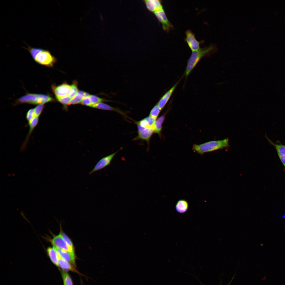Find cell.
Masks as SVG:
<instances>
[{"mask_svg": "<svg viewBox=\"0 0 285 285\" xmlns=\"http://www.w3.org/2000/svg\"><path fill=\"white\" fill-rule=\"evenodd\" d=\"M229 146L228 138L218 140L212 141L200 145L194 144L193 150L198 153L202 154L219 149L227 148Z\"/></svg>", "mask_w": 285, "mask_h": 285, "instance_id": "6da1fadb", "label": "cell"}, {"mask_svg": "<svg viewBox=\"0 0 285 285\" xmlns=\"http://www.w3.org/2000/svg\"><path fill=\"white\" fill-rule=\"evenodd\" d=\"M55 101V99L48 95L41 94L27 93L18 99L16 104L27 103L39 104Z\"/></svg>", "mask_w": 285, "mask_h": 285, "instance_id": "7a4b0ae2", "label": "cell"}, {"mask_svg": "<svg viewBox=\"0 0 285 285\" xmlns=\"http://www.w3.org/2000/svg\"><path fill=\"white\" fill-rule=\"evenodd\" d=\"M213 49L212 46L200 48L198 49L192 51L189 58L186 70V75L187 76L196 65L200 60L204 56L209 53Z\"/></svg>", "mask_w": 285, "mask_h": 285, "instance_id": "3957f363", "label": "cell"}, {"mask_svg": "<svg viewBox=\"0 0 285 285\" xmlns=\"http://www.w3.org/2000/svg\"><path fill=\"white\" fill-rule=\"evenodd\" d=\"M34 60L37 63L49 67H53L57 61L49 51L42 48Z\"/></svg>", "mask_w": 285, "mask_h": 285, "instance_id": "277c9868", "label": "cell"}, {"mask_svg": "<svg viewBox=\"0 0 285 285\" xmlns=\"http://www.w3.org/2000/svg\"><path fill=\"white\" fill-rule=\"evenodd\" d=\"M51 243L54 246L74 254V248L70 246L65 242L60 233L54 236L51 240Z\"/></svg>", "mask_w": 285, "mask_h": 285, "instance_id": "5b68a950", "label": "cell"}, {"mask_svg": "<svg viewBox=\"0 0 285 285\" xmlns=\"http://www.w3.org/2000/svg\"><path fill=\"white\" fill-rule=\"evenodd\" d=\"M51 88L56 98H61L69 96L71 86L65 83L57 86L53 84Z\"/></svg>", "mask_w": 285, "mask_h": 285, "instance_id": "8992f818", "label": "cell"}, {"mask_svg": "<svg viewBox=\"0 0 285 285\" xmlns=\"http://www.w3.org/2000/svg\"><path fill=\"white\" fill-rule=\"evenodd\" d=\"M154 13L159 21L162 24L163 29L164 31L168 32L170 29L173 28V25L167 18L163 9L156 11Z\"/></svg>", "mask_w": 285, "mask_h": 285, "instance_id": "52a82bcc", "label": "cell"}, {"mask_svg": "<svg viewBox=\"0 0 285 285\" xmlns=\"http://www.w3.org/2000/svg\"><path fill=\"white\" fill-rule=\"evenodd\" d=\"M119 150L101 159L97 163L93 169L89 172V175L109 165Z\"/></svg>", "mask_w": 285, "mask_h": 285, "instance_id": "ba28073f", "label": "cell"}, {"mask_svg": "<svg viewBox=\"0 0 285 285\" xmlns=\"http://www.w3.org/2000/svg\"><path fill=\"white\" fill-rule=\"evenodd\" d=\"M186 41L192 51L198 49L200 48V42L197 40L194 34L190 30L185 32Z\"/></svg>", "mask_w": 285, "mask_h": 285, "instance_id": "9c48e42d", "label": "cell"}, {"mask_svg": "<svg viewBox=\"0 0 285 285\" xmlns=\"http://www.w3.org/2000/svg\"><path fill=\"white\" fill-rule=\"evenodd\" d=\"M265 137L269 144L275 148L278 157L285 169V145L282 144L279 141L274 143L269 139L266 134Z\"/></svg>", "mask_w": 285, "mask_h": 285, "instance_id": "30bf717a", "label": "cell"}, {"mask_svg": "<svg viewBox=\"0 0 285 285\" xmlns=\"http://www.w3.org/2000/svg\"><path fill=\"white\" fill-rule=\"evenodd\" d=\"M154 132L153 127H148L138 132L137 136L134 139V140H142L146 141L149 144L150 139Z\"/></svg>", "mask_w": 285, "mask_h": 285, "instance_id": "8fae6325", "label": "cell"}, {"mask_svg": "<svg viewBox=\"0 0 285 285\" xmlns=\"http://www.w3.org/2000/svg\"><path fill=\"white\" fill-rule=\"evenodd\" d=\"M144 1L147 8L151 12L154 13L163 9L160 0H145Z\"/></svg>", "mask_w": 285, "mask_h": 285, "instance_id": "7c38bea8", "label": "cell"}, {"mask_svg": "<svg viewBox=\"0 0 285 285\" xmlns=\"http://www.w3.org/2000/svg\"><path fill=\"white\" fill-rule=\"evenodd\" d=\"M178 82L177 83L161 98L157 104L160 110L164 107L175 90Z\"/></svg>", "mask_w": 285, "mask_h": 285, "instance_id": "4fadbf2b", "label": "cell"}, {"mask_svg": "<svg viewBox=\"0 0 285 285\" xmlns=\"http://www.w3.org/2000/svg\"><path fill=\"white\" fill-rule=\"evenodd\" d=\"M55 247L60 257L69 262L71 263L74 265L75 264V257L74 254L71 253L59 248Z\"/></svg>", "mask_w": 285, "mask_h": 285, "instance_id": "5bb4252c", "label": "cell"}, {"mask_svg": "<svg viewBox=\"0 0 285 285\" xmlns=\"http://www.w3.org/2000/svg\"><path fill=\"white\" fill-rule=\"evenodd\" d=\"M91 107L102 110L113 111L116 112L118 113L121 114L124 116L127 117L126 114L124 112L122 111L121 110L119 109L118 108L113 107L108 104L102 102L93 105Z\"/></svg>", "mask_w": 285, "mask_h": 285, "instance_id": "9a60e30c", "label": "cell"}, {"mask_svg": "<svg viewBox=\"0 0 285 285\" xmlns=\"http://www.w3.org/2000/svg\"><path fill=\"white\" fill-rule=\"evenodd\" d=\"M39 119V117H35L30 121L28 122V125L29 127V130L26 140L22 145V150H23L25 148L30 135L38 123Z\"/></svg>", "mask_w": 285, "mask_h": 285, "instance_id": "2e32d148", "label": "cell"}, {"mask_svg": "<svg viewBox=\"0 0 285 285\" xmlns=\"http://www.w3.org/2000/svg\"><path fill=\"white\" fill-rule=\"evenodd\" d=\"M48 254L52 262L58 266L60 256L55 248L49 247L47 249Z\"/></svg>", "mask_w": 285, "mask_h": 285, "instance_id": "e0dca14e", "label": "cell"}, {"mask_svg": "<svg viewBox=\"0 0 285 285\" xmlns=\"http://www.w3.org/2000/svg\"><path fill=\"white\" fill-rule=\"evenodd\" d=\"M188 206V204L187 201L184 200H180L176 203L175 209L179 213H184L187 210Z\"/></svg>", "mask_w": 285, "mask_h": 285, "instance_id": "ac0fdd59", "label": "cell"}, {"mask_svg": "<svg viewBox=\"0 0 285 285\" xmlns=\"http://www.w3.org/2000/svg\"><path fill=\"white\" fill-rule=\"evenodd\" d=\"M165 116L162 115L160 117L155 121L153 127L154 130V133L158 134L159 136L161 135L162 130V124L164 120Z\"/></svg>", "mask_w": 285, "mask_h": 285, "instance_id": "d6986e66", "label": "cell"}, {"mask_svg": "<svg viewBox=\"0 0 285 285\" xmlns=\"http://www.w3.org/2000/svg\"><path fill=\"white\" fill-rule=\"evenodd\" d=\"M58 266H59L63 270L65 271L74 270L69 262L61 258L60 256L59 260Z\"/></svg>", "mask_w": 285, "mask_h": 285, "instance_id": "ffe728a7", "label": "cell"}, {"mask_svg": "<svg viewBox=\"0 0 285 285\" xmlns=\"http://www.w3.org/2000/svg\"><path fill=\"white\" fill-rule=\"evenodd\" d=\"M77 84V82L74 81L71 85L70 90L68 96L71 99L75 96L78 91Z\"/></svg>", "mask_w": 285, "mask_h": 285, "instance_id": "44dd1931", "label": "cell"}, {"mask_svg": "<svg viewBox=\"0 0 285 285\" xmlns=\"http://www.w3.org/2000/svg\"><path fill=\"white\" fill-rule=\"evenodd\" d=\"M89 97L92 103L91 107L92 105L101 102H102L110 101L100 98L94 95H90Z\"/></svg>", "mask_w": 285, "mask_h": 285, "instance_id": "7402d4cb", "label": "cell"}, {"mask_svg": "<svg viewBox=\"0 0 285 285\" xmlns=\"http://www.w3.org/2000/svg\"><path fill=\"white\" fill-rule=\"evenodd\" d=\"M84 98L83 96L77 93L76 95L72 99L69 105L81 103Z\"/></svg>", "mask_w": 285, "mask_h": 285, "instance_id": "603a6c76", "label": "cell"}, {"mask_svg": "<svg viewBox=\"0 0 285 285\" xmlns=\"http://www.w3.org/2000/svg\"><path fill=\"white\" fill-rule=\"evenodd\" d=\"M160 111L156 104L150 111L149 116L156 119L160 112Z\"/></svg>", "mask_w": 285, "mask_h": 285, "instance_id": "cb8c5ba5", "label": "cell"}, {"mask_svg": "<svg viewBox=\"0 0 285 285\" xmlns=\"http://www.w3.org/2000/svg\"><path fill=\"white\" fill-rule=\"evenodd\" d=\"M45 104V103L39 104L34 108L35 117H39L40 116L44 108Z\"/></svg>", "mask_w": 285, "mask_h": 285, "instance_id": "d4e9b609", "label": "cell"}, {"mask_svg": "<svg viewBox=\"0 0 285 285\" xmlns=\"http://www.w3.org/2000/svg\"><path fill=\"white\" fill-rule=\"evenodd\" d=\"M62 274L64 285H73L71 279L67 273H63Z\"/></svg>", "mask_w": 285, "mask_h": 285, "instance_id": "484cf974", "label": "cell"}, {"mask_svg": "<svg viewBox=\"0 0 285 285\" xmlns=\"http://www.w3.org/2000/svg\"><path fill=\"white\" fill-rule=\"evenodd\" d=\"M57 100L64 106L69 105L71 99L69 96L56 98Z\"/></svg>", "mask_w": 285, "mask_h": 285, "instance_id": "4316f807", "label": "cell"}, {"mask_svg": "<svg viewBox=\"0 0 285 285\" xmlns=\"http://www.w3.org/2000/svg\"><path fill=\"white\" fill-rule=\"evenodd\" d=\"M35 117L34 108H32L27 111L26 114V118L27 121L28 122Z\"/></svg>", "mask_w": 285, "mask_h": 285, "instance_id": "83f0119b", "label": "cell"}, {"mask_svg": "<svg viewBox=\"0 0 285 285\" xmlns=\"http://www.w3.org/2000/svg\"><path fill=\"white\" fill-rule=\"evenodd\" d=\"M60 233L62 237L68 245L71 247L74 248L73 243L70 239L63 232L62 233L61 232Z\"/></svg>", "mask_w": 285, "mask_h": 285, "instance_id": "f1b7e54d", "label": "cell"}, {"mask_svg": "<svg viewBox=\"0 0 285 285\" xmlns=\"http://www.w3.org/2000/svg\"><path fill=\"white\" fill-rule=\"evenodd\" d=\"M149 127H153V125L156 119L150 116L145 118Z\"/></svg>", "mask_w": 285, "mask_h": 285, "instance_id": "f546056e", "label": "cell"}, {"mask_svg": "<svg viewBox=\"0 0 285 285\" xmlns=\"http://www.w3.org/2000/svg\"><path fill=\"white\" fill-rule=\"evenodd\" d=\"M81 103L83 105L88 106L90 107H91L92 105V103L89 97L84 98L81 102Z\"/></svg>", "mask_w": 285, "mask_h": 285, "instance_id": "4dcf8cb0", "label": "cell"}, {"mask_svg": "<svg viewBox=\"0 0 285 285\" xmlns=\"http://www.w3.org/2000/svg\"><path fill=\"white\" fill-rule=\"evenodd\" d=\"M282 217L283 218H285V215L283 216Z\"/></svg>", "mask_w": 285, "mask_h": 285, "instance_id": "1f68e13d", "label": "cell"}, {"mask_svg": "<svg viewBox=\"0 0 285 285\" xmlns=\"http://www.w3.org/2000/svg\"><path fill=\"white\" fill-rule=\"evenodd\" d=\"M64 285H65L64 284Z\"/></svg>", "mask_w": 285, "mask_h": 285, "instance_id": "d6a6232c", "label": "cell"}]
</instances>
